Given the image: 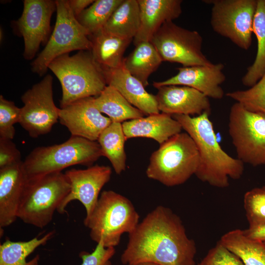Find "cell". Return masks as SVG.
Here are the masks:
<instances>
[{
	"label": "cell",
	"instance_id": "obj_1",
	"mask_svg": "<svg viewBox=\"0 0 265 265\" xmlns=\"http://www.w3.org/2000/svg\"><path fill=\"white\" fill-rule=\"evenodd\" d=\"M197 249L188 237L180 217L159 206L131 233L121 256L123 265L149 262L160 265H195Z\"/></svg>",
	"mask_w": 265,
	"mask_h": 265
},
{
	"label": "cell",
	"instance_id": "obj_2",
	"mask_svg": "<svg viewBox=\"0 0 265 265\" xmlns=\"http://www.w3.org/2000/svg\"><path fill=\"white\" fill-rule=\"evenodd\" d=\"M210 114L204 113L191 117L174 115L186 133L194 141L199 155L196 176L202 182L218 187L229 185V178L238 180L244 171V163L227 154L218 142Z\"/></svg>",
	"mask_w": 265,
	"mask_h": 265
},
{
	"label": "cell",
	"instance_id": "obj_3",
	"mask_svg": "<svg viewBox=\"0 0 265 265\" xmlns=\"http://www.w3.org/2000/svg\"><path fill=\"white\" fill-rule=\"evenodd\" d=\"M62 88L60 108L80 99L99 95L107 85L104 71L94 59L91 51H80L54 59L49 64Z\"/></svg>",
	"mask_w": 265,
	"mask_h": 265
},
{
	"label": "cell",
	"instance_id": "obj_4",
	"mask_svg": "<svg viewBox=\"0 0 265 265\" xmlns=\"http://www.w3.org/2000/svg\"><path fill=\"white\" fill-rule=\"evenodd\" d=\"M139 215L132 202L113 190H104L84 225L91 239L102 241L106 247H115L124 233H131L137 226Z\"/></svg>",
	"mask_w": 265,
	"mask_h": 265
},
{
	"label": "cell",
	"instance_id": "obj_5",
	"mask_svg": "<svg viewBox=\"0 0 265 265\" xmlns=\"http://www.w3.org/2000/svg\"><path fill=\"white\" fill-rule=\"evenodd\" d=\"M103 156L98 142L72 135L63 143L34 149L23 161L27 180L75 165L92 166Z\"/></svg>",
	"mask_w": 265,
	"mask_h": 265
},
{
	"label": "cell",
	"instance_id": "obj_6",
	"mask_svg": "<svg viewBox=\"0 0 265 265\" xmlns=\"http://www.w3.org/2000/svg\"><path fill=\"white\" fill-rule=\"evenodd\" d=\"M199 163L194 141L187 133L181 132L152 154L146 174L149 179L174 186L185 183L195 175Z\"/></svg>",
	"mask_w": 265,
	"mask_h": 265
},
{
	"label": "cell",
	"instance_id": "obj_7",
	"mask_svg": "<svg viewBox=\"0 0 265 265\" xmlns=\"http://www.w3.org/2000/svg\"><path fill=\"white\" fill-rule=\"evenodd\" d=\"M70 191L64 173L57 172L27 180L17 217L26 224L43 228Z\"/></svg>",
	"mask_w": 265,
	"mask_h": 265
},
{
	"label": "cell",
	"instance_id": "obj_8",
	"mask_svg": "<svg viewBox=\"0 0 265 265\" xmlns=\"http://www.w3.org/2000/svg\"><path fill=\"white\" fill-rule=\"evenodd\" d=\"M56 19L53 32L46 46L31 62L32 71L40 76L56 58L70 52L91 51L92 43L88 32L73 14L67 0H57Z\"/></svg>",
	"mask_w": 265,
	"mask_h": 265
},
{
	"label": "cell",
	"instance_id": "obj_9",
	"mask_svg": "<svg viewBox=\"0 0 265 265\" xmlns=\"http://www.w3.org/2000/svg\"><path fill=\"white\" fill-rule=\"evenodd\" d=\"M229 133L238 159L254 166L265 165V114L236 102L230 108Z\"/></svg>",
	"mask_w": 265,
	"mask_h": 265
},
{
	"label": "cell",
	"instance_id": "obj_10",
	"mask_svg": "<svg viewBox=\"0 0 265 265\" xmlns=\"http://www.w3.org/2000/svg\"><path fill=\"white\" fill-rule=\"evenodd\" d=\"M212 5L211 26L214 32L247 50L252 43L257 0H206Z\"/></svg>",
	"mask_w": 265,
	"mask_h": 265
},
{
	"label": "cell",
	"instance_id": "obj_11",
	"mask_svg": "<svg viewBox=\"0 0 265 265\" xmlns=\"http://www.w3.org/2000/svg\"><path fill=\"white\" fill-rule=\"evenodd\" d=\"M150 42L163 61L180 63L183 67L211 65L202 51L203 38L197 31L167 22L154 34Z\"/></svg>",
	"mask_w": 265,
	"mask_h": 265
},
{
	"label": "cell",
	"instance_id": "obj_12",
	"mask_svg": "<svg viewBox=\"0 0 265 265\" xmlns=\"http://www.w3.org/2000/svg\"><path fill=\"white\" fill-rule=\"evenodd\" d=\"M53 78L47 75L26 90L21 97L19 124L33 138L50 132L59 119V108L54 103Z\"/></svg>",
	"mask_w": 265,
	"mask_h": 265
},
{
	"label": "cell",
	"instance_id": "obj_13",
	"mask_svg": "<svg viewBox=\"0 0 265 265\" xmlns=\"http://www.w3.org/2000/svg\"><path fill=\"white\" fill-rule=\"evenodd\" d=\"M23 3L22 14L13 25L24 39V58L31 60L40 45L49 40L51 19L56 10V2L53 0H24Z\"/></svg>",
	"mask_w": 265,
	"mask_h": 265
},
{
	"label": "cell",
	"instance_id": "obj_14",
	"mask_svg": "<svg viewBox=\"0 0 265 265\" xmlns=\"http://www.w3.org/2000/svg\"><path fill=\"white\" fill-rule=\"evenodd\" d=\"M109 166L96 164L84 169H71L65 173L70 185V191L57 212H66L68 204L78 200L84 206L86 216L92 212L100 196L103 187L109 181L111 175Z\"/></svg>",
	"mask_w": 265,
	"mask_h": 265
},
{
	"label": "cell",
	"instance_id": "obj_15",
	"mask_svg": "<svg viewBox=\"0 0 265 265\" xmlns=\"http://www.w3.org/2000/svg\"><path fill=\"white\" fill-rule=\"evenodd\" d=\"M94 97L76 101L59 108V120L73 136L96 141L112 122L95 106Z\"/></svg>",
	"mask_w": 265,
	"mask_h": 265
},
{
	"label": "cell",
	"instance_id": "obj_16",
	"mask_svg": "<svg viewBox=\"0 0 265 265\" xmlns=\"http://www.w3.org/2000/svg\"><path fill=\"white\" fill-rule=\"evenodd\" d=\"M223 64L196 65L177 68L178 73L165 80L155 81L153 86L158 88L165 85H183L202 92L209 98L221 99L224 91L220 85L226 79L223 70Z\"/></svg>",
	"mask_w": 265,
	"mask_h": 265
},
{
	"label": "cell",
	"instance_id": "obj_17",
	"mask_svg": "<svg viewBox=\"0 0 265 265\" xmlns=\"http://www.w3.org/2000/svg\"><path fill=\"white\" fill-rule=\"evenodd\" d=\"M157 89L156 98L158 109L162 113L171 116L211 114L209 97L195 89L178 85H165Z\"/></svg>",
	"mask_w": 265,
	"mask_h": 265
},
{
	"label": "cell",
	"instance_id": "obj_18",
	"mask_svg": "<svg viewBox=\"0 0 265 265\" xmlns=\"http://www.w3.org/2000/svg\"><path fill=\"white\" fill-rule=\"evenodd\" d=\"M23 161L0 169V230L18 218V211L27 181Z\"/></svg>",
	"mask_w": 265,
	"mask_h": 265
},
{
	"label": "cell",
	"instance_id": "obj_19",
	"mask_svg": "<svg viewBox=\"0 0 265 265\" xmlns=\"http://www.w3.org/2000/svg\"><path fill=\"white\" fill-rule=\"evenodd\" d=\"M140 24L133 39L135 46L150 41L154 34L167 22L179 18L182 12L181 0H137Z\"/></svg>",
	"mask_w": 265,
	"mask_h": 265
},
{
	"label": "cell",
	"instance_id": "obj_20",
	"mask_svg": "<svg viewBox=\"0 0 265 265\" xmlns=\"http://www.w3.org/2000/svg\"><path fill=\"white\" fill-rule=\"evenodd\" d=\"M107 85L117 90L133 106L145 115L159 113L156 96L148 92L143 83L123 66L105 71Z\"/></svg>",
	"mask_w": 265,
	"mask_h": 265
},
{
	"label": "cell",
	"instance_id": "obj_21",
	"mask_svg": "<svg viewBox=\"0 0 265 265\" xmlns=\"http://www.w3.org/2000/svg\"><path fill=\"white\" fill-rule=\"evenodd\" d=\"M127 139L134 137L152 138L160 145L181 132L179 122L170 115L159 113L125 121L122 123Z\"/></svg>",
	"mask_w": 265,
	"mask_h": 265
},
{
	"label": "cell",
	"instance_id": "obj_22",
	"mask_svg": "<svg viewBox=\"0 0 265 265\" xmlns=\"http://www.w3.org/2000/svg\"><path fill=\"white\" fill-rule=\"evenodd\" d=\"M89 37L93 57L104 71L123 66V54L133 40L121 37L103 29Z\"/></svg>",
	"mask_w": 265,
	"mask_h": 265
},
{
	"label": "cell",
	"instance_id": "obj_23",
	"mask_svg": "<svg viewBox=\"0 0 265 265\" xmlns=\"http://www.w3.org/2000/svg\"><path fill=\"white\" fill-rule=\"evenodd\" d=\"M218 241L239 258L244 265H265V242L247 237L243 230L230 231Z\"/></svg>",
	"mask_w": 265,
	"mask_h": 265
},
{
	"label": "cell",
	"instance_id": "obj_24",
	"mask_svg": "<svg viewBox=\"0 0 265 265\" xmlns=\"http://www.w3.org/2000/svg\"><path fill=\"white\" fill-rule=\"evenodd\" d=\"M135 46L133 51L124 59L123 65L146 87L149 85L150 76L157 70L163 60L150 41L142 42Z\"/></svg>",
	"mask_w": 265,
	"mask_h": 265
},
{
	"label": "cell",
	"instance_id": "obj_25",
	"mask_svg": "<svg viewBox=\"0 0 265 265\" xmlns=\"http://www.w3.org/2000/svg\"><path fill=\"white\" fill-rule=\"evenodd\" d=\"M94 102L100 111L107 115L113 122L121 123L145 115L110 85H107L99 95L94 98Z\"/></svg>",
	"mask_w": 265,
	"mask_h": 265
},
{
	"label": "cell",
	"instance_id": "obj_26",
	"mask_svg": "<svg viewBox=\"0 0 265 265\" xmlns=\"http://www.w3.org/2000/svg\"><path fill=\"white\" fill-rule=\"evenodd\" d=\"M140 24V10L137 0H123L114 10L103 30L133 40Z\"/></svg>",
	"mask_w": 265,
	"mask_h": 265
},
{
	"label": "cell",
	"instance_id": "obj_27",
	"mask_svg": "<svg viewBox=\"0 0 265 265\" xmlns=\"http://www.w3.org/2000/svg\"><path fill=\"white\" fill-rule=\"evenodd\" d=\"M54 234L55 231H52L40 238L36 237L26 241L7 239L0 245V265H39V255L29 261H26V258L39 246L46 244Z\"/></svg>",
	"mask_w": 265,
	"mask_h": 265
},
{
	"label": "cell",
	"instance_id": "obj_28",
	"mask_svg": "<svg viewBox=\"0 0 265 265\" xmlns=\"http://www.w3.org/2000/svg\"><path fill=\"white\" fill-rule=\"evenodd\" d=\"M126 140L122 124L113 122L103 131L97 140L103 156L109 159L114 171L118 175L126 169Z\"/></svg>",
	"mask_w": 265,
	"mask_h": 265
},
{
	"label": "cell",
	"instance_id": "obj_29",
	"mask_svg": "<svg viewBox=\"0 0 265 265\" xmlns=\"http://www.w3.org/2000/svg\"><path fill=\"white\" fill-rule=\"evenodd\" d=\"M253 32L257 39V54L241 79L242 84L248 87L254 85L265 73V0H257Z\"/></svg>",
	"mask_w": 265,
	"mask_h": 265
},
{
	"label": "cell",
	"instance_id": "obj_30",
	"mask_svg": "<svg viewBox=\"0 0 265 265\" xmlns=\"http://www.w3.org/2000/svg\"><path fill=\"white\" fill-rule=\"evenodd\" d=\"M123 0H96L76 18L90 36L102 30Z\"/></svg>",
	"mask_w": 265,
	"mask_h": 265
},
{
	"label": "cell",
	"instance_id": "obj_31",
	"mask_svg": "<svg viewBox=\"0 0 265 265\" xmlns=\"http://www.w3.org/2000/svg\"><path fill=\"white\" fill-rule=\"evenodd\" d=\"M226 95L250 111L265 114V73L250 88L229 92Z\"/></svg>",
	"mask_w": 265,
	"mask_h": 265
},
{
	"label": "cell",
	"instance_id": "obj_32",
	"mask_svg": "<svg viewBox=\"0 0 265 265\" xmlns=\"http://www.w3.org/2000/svg\"><path fill=\"white\" fill-rule=\"evenodd\" d=\"M243 206L249 228L265 225V186L247 191L243 197Z\"/></svg>",
	"mask_w": 265,
	"mask_h": 265
},
{
	"label": "cell",
	"instance_id": "obj_33",
	"mask_svg": "<svg viewBox=\"0 0 265 265\" xmlns=\"http://www.w3.org/2000/svg\"><path fill=\"white\" fill-rule=\"evenodd\" d=\"M20 115L21 108L0 96V138L13 139L15 134L14 125L19 123Z\"/></svg>",
	"mask_w": 265,
	"mask_h": 265
},
{
	"label": "cell",
	"instance_id": "obj_34",
	"mask_svg": "<svg viewBox=\"0 0 265 265\" xmlns=\"http://www.w3.org/2000/svg\"><path fill=\"white\" fill-rule=\"evenodd\" d=\"M198 265H244L236 254L219 241L208 252Z\"/></svg>",
	"mask_w": 265,
	"mask_h": 265
},
{
	"label": "cell",
	"instance_id": "obj_35",
	"mask_svg": "<svg viewBox=\"0 0 265 265\" xmlns=\"http://www.w3.org/2000/svg\"><path fill=\"white\" fill-rule=\"evenodd\" d=\"M115 253L114 247H106L102 241H100L92 253L80 252L79 256L82 260L81 265H111L110 259Z\"/></svg>",
	"mask_w": 265,
	"mask_h": 265
},
{
	"label": "cell",
	"instance_id": "obj_36",
	"mask_svg": "<svg viewBox=\"0 0 265 265\" xmlns=\"http://www.w3.org/2000/svg\"><path fill=\"white\" fill-rule=\"evenodd\" d=\"M22 161L20 152L12 140L0 138V169Z\"/></svg>",
	"mask_w": 265,
	"mask_h": 265
},
{
	"label": "cell",
	"instance_id": "obj_37",
	"mask_svg": "<svg viewBox=\"0 0 265 265\" xmlns=\"http://www.w3.org/2000/svg\"><path fill=\"white\" fill-rule=\"evenodd\" d=\"M67 0L70 8L76 18L94 1L93 0Z\"/></svg>",
	"mask_w": 265,
	"mask_h": 265
},
{
	"label": "cell",
	"instance_id": "obj_38",
	"mask_svg": "<svg viewBox=\"0 0 265 265\" xmlns=\"http://www.w3.org/2000/svg\"><path fill=\"white\" fill-rule=\"evenodd\" d=\"M243 231L247 237L265 242V225L256 228H248Z\"/></svg>",
	"mask_w": 265,
	"mask_h": 265
},
{
	"label": "cell",
	"instance_id": "obj_39",
	"mask_svg": "<svg viewBox=\"0 0 265 265\" xmlns=\"http://www.w3.org/2000/svg\"><path fill=\"white\" fill-rule=\"evenodd\" d=\"M134 265H160L159 264L149 262H141Z\"/></svg>",
	"mask_w": 265,
	"mask_h": 265
}]
</instances>
